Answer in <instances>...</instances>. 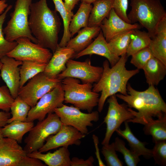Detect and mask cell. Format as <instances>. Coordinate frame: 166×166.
I'll list each match as a JSON object with an SVG mask.
<instances>
[{
  "label": "cell",
  "instance_id": "cell-1",
  "mask_svg": "<svg viewBox=\"0 0 166 166\" xmlns=\"http://www.w3.org/2000/svg\"><path fill=\"white\" fill-rule=\"evenodd\" d=\"M127 91L126 95L121 94L116 95L130 107L138 111H135L129 108L134 117L126 121L128 123L144 125L154 119V117L160 118L166 115V104L155 86L149 85L146 90L140 91L134 89L128 84Z\"/></svg>",
  "mask_w": 166,
  "mask_h": 166
},
{
  "label": "cell",
  "instance_id": "cell-2",
  "mask_svg": "<svg viewBox=\"0 0 166 166\" xmlns=\"http://www.w3.org/2000/svg\"><path fill=\"white\" fill-rule=\"evenodd\" d=\"M28 19L30 29L37 44L53 53L58 47V35L61 25L56 11L48 6L47 0L32 3Z\"/></svg>",
  "mask_w": 166,
  "mask_h": 166
},
{
  "label": "cell",
  "instance_id": "cell-3",
  "mask_svg": "<svg viewBox=\"0 0 166 166\" xmlns=\"http://www.w3.org/2000/svg\"><path fill=\"white\" fill-rule=\"evenodd\" d=\"M128 57L125 53L120 57L117 62L110 67L108 60L103 63V71L99 81L93 87L94 92H101L98 104V111H102L106 99L117 93L127 94V85L128 80L138 73L139 69L128 70L125 67Z\"/></svg>",
  "mask_w": 166,
  "mask_h": 166
},
{
  "label": "cell",
  "instance_id": "cell-4",
  "mask_svg": "<svg viewBox=\"0 0 166 166\" xmlns=\"http://www.w3.org/2000/svg\"><path fill=\"white\" fill-rule=\"evenodd\" d=\"M131 9L127 14L131 23L138 22L147 30L151 38L160 22L166 17V12L160 0H131Z\"/></svg>",
  "mask_w": 166,
  "mask_h": 166
},
{
  "label": "cell",
  "instance_id": "cell-5",
  "mask_svg": "<svg viewBox=\"0 0 166 166\" xmlns=\"http://www.w3.org/2000/svg\"><path fill=\"white\" fill-rule=\"evenodd\" d=\"M65 103L71 104L80 109L91 112L98 105L99 94L92 90L90 83L81 84L77 78L67 77L61 80Z\"/></svg>",
  "mask_w": 166,
  "mask_h": 166
},
{
  "label": "cell",
  "instance_id": "cell-6",
  "mask_svg": "<svg viewBox=\"0 0 166 166\" xmlns=\"http://www.w3.org/2000/svg\"><path fill=\"white\" fill-rule=\"evenodd\" d=\"M33 0H16L10 18L3 29L5 38L10 42L16 41L21 37H26L34 43L37 40L32 34L29 28L28 19L30 6Z\"/></svg>",
  "mask_w": 166,
  "mask_h": 166
},
{
  "label": "cell",
  "instance_id": "cell-7",
  "mask_svg": "<svg viewBox=\"0 0 166 166\" xmlns=\"http://www.w3.org/2000/svg\"><path fill=\"white\" fill-rule=\"evenodd\" d=\"M62 124L54 113L48 114L46 117L38 121L29 132L24 140V150L27 154L38 150L43 146L46 139L57 132Z\"/></svg>",
  "mask_w": 166,
  "mask_h": 166
},
{
  "label": "cell",
  "instance_id": "cell-8",
  "mask_svg": "<svg viewBox=\"0 0 166 166\" xmlns=\"http://www.w3.org/2000/svg\"><path fill=\"white\" fill-rule=\"evenodd\" d=\"M38 159L28 156L15 140L7 137L0 139V166H45Z\"/></svg>",
  "mask_w": 166,
  "mask_h": 166
},
{
  "label": "cell",
  "instance_id": "cell-9",
  "mask_svg": "<svg viewBox=\"0 0 166 166\" xmlns=\"http://www.w3.org/2000/svg\"><path fill=\"white\" fill-rule=\"evenodd\" d=\"M61 80L57 78H50L44 72L40 73L30 79L28 82L19 89L18 96L34 107L39 99L61 83Z\"/></svg>",
  "mask_w": 166,
  "mask_h": 166
},
{
  "label": "cell",
  "instance_id": "cell-10",
  "mask_svg": "<svg viewBox=\"0 0 166 166\" xmlns=\"http://www.w3.org/2000/svg\"><path fill=\"white\" fill-rule=\"evenodd\" d=\"M54 113L63 124L72 126L85 135L88 133V127L93 126L92 122H97L99 120L98 111L85 113L74 106L64 104L55 109Z\"/></svg>",
  "mask_w": 166,
  "mask_h": 166
},
{
  "label": "cell",
  "instance_id": "cell-11",
  "mask_svg": "<svg viewBox=\"0 0 166 166\" xmlns=\"http://www.w3.org/2000/svg\"><path fill=\"white\" fill-rule=\"evenodd\" d=\"M107 102L109 104L108 110L104 121L106 124V129L105 137L101 142L102 145L109 144L112 135L120 128L123 122L134 117L127 105L119 103L116 94L109 97Z\"/></svg>",
  "mask_w": 166,
  "mask_h": 166
},
{
  "label": "cell",
  "instance_id": "cell-12",
  "mask_svg": "<svg viewBox=\"0 0 166 166\" xmlns=\"http://www.w3.org/2000/svg\"><path fill=\"white\" fill-rule=\"evenodd\" d=\"M16 41L17 45L6 55L16 60L47 64L53 55L48 49L34 43L27 38L21 37Z\"/></svg>",
  "mask_w": 166,
  "mask_h": 166
},
{
  "label": "cell",
  "instance_id": "cell-13",
  "mask_svg": "<svg viewBox=\"0 0 166 166\" xmlns=\"http://www.w3.org/2000/svg\"><path fill=\"white\" fill-rule=\"evenodd\" d=\"M64 100V92L61 83L44 95L35 105L31 108L26 121L44 120L46 115L53 113L55 109L62 106Z\"/></svg>",
  "mask_w": 166,
  "mask_h": 166
},
{
  "label": "cell",
  "instance_id": "cell-14",
  "mask_svg": "<svg viewBox=\"0 0 166 166\" xmlns=\"http://www.w3.org/2000/svg\"><path fill=\"white\" fill-rule=\"evenodd\" d=\"M65 69L57 77L62 79L71 77L80 79L82 83L92 84L97 83L100 79L103 71L102 67L91 65L90 61L81 62L69 60L66 62Z\"/></svg>",
  "mask_w": 166,
  "mask_h": 166
},
{
  "label": "cell",
  "instance_id": "cell-15",
  "mask_svg": "<svg viewBox=\"0 0 166 166\" xmlns=\"http://www.w3.org/2000/svg\"><path fill=\"white\" fill-rule=\"evenodd\" d=\"M85 135L72 126L63 124L57 132L46 139V143L38 151L43 153L60 147L68 148L69 146L74 144L79 145L80 140Z\"/></svg>",
  "mask_w": 166,
  "mask_h": 166
},
{
  "label": "cell",
  "instance_id": "cell-16",
  "mask_svg": "<svg viewBox=\"0 0 166 166\" xmlns=\"http://www.w3.org/2000/svg\"><path fill=\"white\" fill-rule=\"evenodd\" d=\"M0 61L2 63L0 76L9 89L14 98L18 96L20 81V67L22 61L7 55L2 57Z\"/></svg>",
  "mask_w": 166,
  "mask_h": 166
},
{
  "label": "cell",
  "instance_id": "cell-17",
  "mask_svg": "<svg viewBox=\"0 0 166 166\" xmlns=\"http://www.w3.org/2000/svg\"><path fill=\"white\" fill-rule=\"evenodd\" d=\"M104 37L108 42L116 36L125 31L141 27L137 23H127L121 19L112 9L108 16L99 26Z\"/></svg>",
  "mask_w": 166,
  "mask_h": 166
},
{
  "label": "cell",
  "instance_id": "cell-18",
  "mask_svg": "<svg viewBox=\"0 0 166 166\" xmlns=\"http://www.w3.org/2000/svg\"><path fill=\"white\" fill-rule=\"evenodd\" d=\"M75 53L72 49L66 47L59 46L53 53L50 60L47 64L44 72L48 77L54 79L66 68L67 61L74 57Z\"/></svg>",
  "mask_w": 166,
  "mask_h": 166
},
{
  "label": "cell",
  "instance_id": "cell-19",
  "mask_svg": "<svg viewBox=\"0 0 166 166\" xmlns=\"http://www.w3.org/2000/svg\"><path fill=\"white\" fill-rule=\"evenodd\" d=\"M97 54L106 58L111 67L114 65L118 61L120 57L113 55L110 51L108 42L101 30L96 38L86 48L75 54L74 57L78 58L88 55Z\"/></svg>",
  "mask_w": 166,
  "mask_h": 166
},
{
  "label": "cell",
  "instance_id": "cell-20",
  "mask_svg": "<svg viewBox=\"0 0 166 166\" xmlns=\"http://www.w3.org/2000/svg\"><path fill=\"white\" fill-rule=\"evenodd\" d=\"M27 155L43 161L49 166H70V153L68 148L65 147H61L53 153L44 154L37 150Z\"/></svg>",
  "mask_w": 166,
  "mask_h": 166
},
{
  "label": "cell",
  "instance_id": "cell-21",
  "mask_svg": "<svg viewBox=\"0 0 166 166\" xmlns=\"http://www.w3.org/2000/svg\"><path fill=\"white\" fill-rule=\"evenodd\" d=\"M148 47L153 57L166 65V17L159 23Z\"/></svg>",
  "mask_w": 166,
  "mask_h": 166
},
{
  "label": "cell",
  "instance_id": "cell-22",
  "mask_svg": "<svg viewBox=\"0 0 166 166\" xmlns=\"http://www.w3.org/2000/svg\"><path fill=\"white\" fill-rule=\"evenodd\" d=\"M101 30L99 26L84 27L77 32L75 37L70 39L66 47L73 49L76 54L86 48Z\"/></svg>",
  "mask_w": 166,
  "mask_h": 166
},
{
  "label": "cell",
  "instance_id": "cell-23",
  "mask_svg": "<svg viewBox=\"0 0 166 166\" xmlns=\"http://www.w3.org/2000/svg\"><path fill=\"white\" fill-rule=\"evenodd\" d=\"M125 129L121 130L120 128L115 132L118 134L126 139L128 143L130 149L139 156H143L147 159L152 157V149L147 148L145 142L138 140L133 134L130 128L128 123L124 122Z\"/></svg>",
  "mask_w": 166,
  "mask_h": 166
},
{
  "label": "cell",
  "instance_id": "cell-24",
  "mask_svg": "<svg viewBox=\"0 0 166 166\" xmlns=\"http://www.w3.org/2000/svg\"><path fill=\"white\" fill-rule=\"evenodd\" d=\"M142 69L149 86L158 85L166 74V65L154 57L148 61Z\"/></svg>",
  "mask_w": 166,
  "mask_h": 166
},
{
  "label": "cell",
  "instance_id": "cell-25",
  "mask_svg": "<svg viewBox=\"0 0 166 166\" xmlns=\"http://www.w3.org/2000/svg\"><path fill=\"white\" fill-rule=\"evenodd\" d=\"M34 125V121H15L7 124L1 129L3 137L14 140L21 143L24 135L29 132Z\"/></svg>",
  "mask_w": 166,
  "mask_h": 166
},
{
  "label": "cell",
  "instance_id": "cell-26",
  "mask_svg": "<svg viewBox=\"0 0 166 166\" xmlns=\"http://www.w3.org/2000/svg\"><path fill=\"white\" fill-rule=\"evenodd\" d=\"M114 0H97L93 3L89 19L88 26H99L113 8Z\"/></svg>",
  "mask_w": 166,
  "mask_h": 166
},
{
  "label": "cell",
  "instance_id": "cell-27",
  "mask_svg": "<svg viewBox=\"0 0 166 166\" xmlns=\"http://www.w3.org/2000/svg\"><path fill=\"white\" fill-rule=\"evenodd\" d=\"M92 7L91 4L81 2L77 12L73 16L69 25V31L71 37L81 28L88 26L89 18Z\"/></svg>",
  "mask_w": 166,
  "mask_h": 166
},
{
  "label": "cell",
  "instance_id": "cell-28",
  "mask_svg": "<svg viewBox=\"0 0 166 166\" xmlns=\"http://www.w3.org/2000/svg\"><path fill=\"white\" fill-rule=\"evenodd\" d=\"M149 33L139 29L132 30L131 35V41L126 51L128 57L144 48L148 47L151 40Z\"/></svg>",
  "mask_w": 166,
  "mask_h": 166
},
{
  "label": "cell",
  "instance_id": "cell-29",
  "mask_svg": "<svg viewBox=\"0 0 166 166\" xmlns=\"http://www.w3.org/2000/svg\"><path fill=\"white\" fill-rule=\"evenodd\" d=\"M52 0L54 4L56 11L59 13L62 19L64 24L63 34L58 44V46L61 47H65L71 38L69 31V26L73 15V13L66 8L62 0Z\"/></svg>",
  "mask_w": 166,
  "mask_h": 166
},
{
  "label": "cell",
  "instance_id": "cell-30",
  "mask_svg": "<svg viewBox=\"0 0 166 166\" xmlns=\"http://www.w3.org/2000/svg\"><path fill=\"white\" fill-rule=\"evenodd\" d=\"M47 64L34 61H22L20 67L19 89L23 86L28 81L36 75L43 72Z\"/></svg>",
  "mask_w": 166,
  "mask_h": 166
},
{
  "label": "cell",
  "instance_id": "cell-31",
  "mask_svg": "<svg viewBox=\"0 0 166 166\" xmlns=\"http://www.w3.org/2000/svg\"><path fill=\"white\" fill-rule=\"evenodd\" d=\"M143 130L145 135L152 136L154 142L166 140V115L145 124Z\"/></svg>",
  "mask_w": 166,
  "mask_h": 166
},
{
  "label": "cell",
  "instance_id": "cell-32",
  "mask_svg": "<svg viewBox=\"0 0 166 166\" xmlns=\"http://www.w3.org/2000/svg\"><path fill=\"white\" fill-rule=\"evenodd\" d=\"M132 30L121 33L107 42L109 49L113 55L120 57L126 53L130 42Z\"/></svg>",
  "mask_w": 166,
  "mask_h": 166
},
{
  "label": "cell",
  "instance_id": "cell-33",
  "mask_svg": "<svg viewBox=\"0 0 166 166\" xmlns=\"http://www.w3.org/2000/svg\"><path fill=\"white\" fill-rule=\"evenodd\" d=\"M31 107L18 96L15 99L10 109L12 117L8 120L7 124L15 121H26Z\"/></svg>",
  "mask_w": 166,
  "mask_h": 166
},
{
  "label": "cell",
  "instance_id": "cell-34",
  "mask_svg": "<svg viewBox=\"0 0 166 166\" xmlns=\"http://www.w3.org/2000/svg\"><path fill=\"white\" fill-rule=\"evenodd\" d=\"M12 7V5L8 6L0 15V59L14 49L18 44L16 41L10 42L5 38L2 28L6 15Z\"/></svg>",
  "mask_w": 166,
  "mask_h": 166
},
{
  "label": "cell",
  "instance_id": "cell-35",
  "mask_svg": "<svg viewBox=\"0 0 166 166\" xmlns=\"http://www.w3.org/2000/svg\"><path fill=\"white\" fill-rule=\"evenodd\" d=\"M114 143L116 151L122 154L127 166H136L137 165L140 161L139 156L126 147L124 141L117 137Z\"/></svg>",
  "mask_w": 166,
  "mask_h": 166
},
{
  "label": "cell",
  "instance_id": "cell-36",
  "mask_svg": "<svg viewBox=\"0 0 166 166\" xmlns=\"http://www.w3.org/2000/svg\"><path fill=\"white\" fill-rule=\"evenodd\" d=\"M101 153L108 166H122L123 162L119 158L115 149L114 142L103 145Z\"/></svg>",
  "mask_w": 166,
  "mask_h": 166
},
{
  "label": "cell",
  "instance_id": "cell-37",
  "mask_svg": "<svg viewBox=\"0 0 166 166\" xmlns=\"http://www.w3.org/2000/svg\"><path fill=\"white\" fill-rule=\"evenodd\" d=\"M131 56V63L139 70L143 69L148 61L153 57L148 47L140 50Z\"/></svg>",
  "mask_w": 166,
  "mask_h": 166
},
{
  "label": "cell",
  "instance_id": "cell-38",
  "mask_svg": "<svg viewBox=\"0 0 166 166\" xmlns=\"http://www.w3.org/2000/svg\"><path fill=\"white\" fill-rule=\"evenodd\" d=\"M154 146L152 149V157L156 164L161 166L166 165V140L154 142Z\"/></svg>",
  "mask_w": 166,
  "mask_h": 166
},
{
  "label": "cell",
  "instance_id": "cell-39",
  "mask_svg": "<svg viewBox=\"0 0 166 166\" xmlns=\"http://www.w3.org/2000/svg\"><path fill=\"white\" fill-rule=\"evenodd\" d=\"M14 100L6 85L0 86V109L9 112Z\"/></svg>",
  "mask_w": 166,
  "mask_h": 166
},
{
  "label": "cell",
  "instance_id": "cell-40",
  "mask_svg": "<svg viewBox=\"0 0 166 166\" xmlns=\"http://www.w3.org/2000/svg\"><path fill=\"white\" fill-rule=\"evenodd\" d=\"M128 0H114L113 9L116 13L126 22L131 23L127 17Z\"/></svg>",
  "mask_w": 166,
  "mask_h": 166
},
{
  "label": "cell",
  "instance_id": "cell-41",
  "mask_svg": "<svg viewBox=\"0 0 166 166\" xmlns=\"http://www.w3.org/2000/svg\"><path fill=\"white\" fill-rule=\"evenodd\" d=\"M94 159L91 156L88 159L84 160L82 159H79L77 157H73L71 159L70 166H93Z\"/></svg>",
  "mask_w": 166,
  "mask_h": 166
},
{
  "label": "cell",
  "instance_id": "cell-42",
  "mask_svg": "<svg viewBox=\"0 0 166 166\" xmlns=\"http://www.w3.org/2000/svg\"><path fill=\"white\" fill-rule=\"evenodd\" d=\"M92 138L96 149L95 153L96 158L97 160L98 165L99 166H105V165L102 161L98 147V144L99 143L98 138L96 135L93 134L92 136Z\"/></svg>",
  "mask_w": 166,
  "mask_h": 166
},
{
  "label": "cell",
  "instance_id": "cell-43",
  "mask_svg": "<svg viewBox=\"0 0 166 166\" xmlns=\"http://www.w3.org/2000/svg\"><path fill=\"white\" fill-rule=\"evenodd\" d=\"M10 117V113L9 112L0 111V128L7 124L8 120Z\"/></svg>",
  "mask_w": 166,
  "mask_h": 166
},
{
  "label": "cell",
  "instance_id": "cell-44",
  "mask_svg": "<svg viewBox=\"0 0 166 166\" xmlns=\"http://www.w3.org/2000/svg\"><path fill=\"white\" fill-rule=\"evenodd\" d=\"M64 4L66 8L69 11H72L75 6L80 0H64Z\"/></svg>",
  "mask_w": 166,
  "mask_h": 166
},
{
  "label": "cell",
  "instance_id": "cell-45",
  "mask_svg": "<svg viewBox=\"0 0 166 166\" xmlns=\"http://www.w3.org/2000/svg\"><path fill=\"white\" fill-rule=\"evenodd\" d=\"M8 6L6 0H0V15L4 12Z\"/></svg>",
  "mask_w": 166,
  "mask_h": 166
},
{
  "label": "cell",
  "instance_id": "cell-46",
  "mask_svg": "<svg viewBox=\"0 0 166 166\" xmlns=\"http://www.w3.org/2000/svg\"><path fill=\"white\" fill-rule=\"evenodd\" d=\"M97 0H81V2H83L91 4Z\"/></svg>",
  "mask_w": 166,
  "mask_h": 166
},
{
  "label": "cell",
  "instance_id": "cell-47",
  "mask_svg": "<svg viewBox=\"0 0 166 166\" xmlns=\"http://www.w3.org/2000/svg\"><path fill=\"white\" fill-rule=\"evenodd\" d=\"M3 137V136L2 135L1 128H0V139Z\"/></svg>",
  "mask_w": 166,
  "mask_h": 166
},
{
  "label": "cell",
  "instance_id": "cell-48",
  "mask_svg": "<svg viewBox=\"0 0 166 166\" xmlns=\"http://www.w3.org/2000/svg\"><path fill=\"white\" fill-rule=\"evenodd\" d=\"M2 63L1 62V61H0V69L1 66H2Z\"/></svg>",
  "mask_w": 166,
  "mask_h": 166
}]
</instances>
